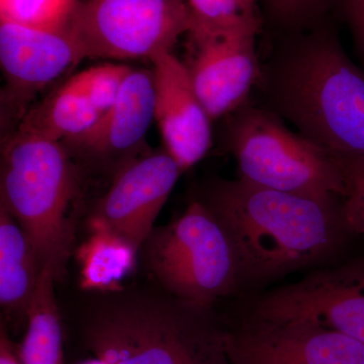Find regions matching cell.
Masks as SVG:
<instances>
[{
  "label": "cell",
  "mask_w": 364,
  "mask_h": 364,
  "mask_svg": "<svg viewBox=\"0 0 364 364\" xmlns=\"http://www.w3.org/2000/svg\"><path fill=\"white\" fill-rule=\"evenodd\" d=\"M81 364H102V363H100V360H97V358H95V359H92V360H88V361H86V363H83Z\"/></svg>",
  "instance_id": "obj_27"
},
{
  "label": "cell",
  "mask_w": 364,
  "mask_h": 364,
  "mask_svg": "<svg viewBox=\"0 0 364 364\" xmlns=\"http://www.w3.org/2000/svg\"><path fill=\"white\" fill-rule=\"evenodd\" d=\"M85 59H149L189 30L186 0H80L70 21Z\"/></svg>",
  "instance_id": "obj_7"
},
{
  "label": "cell",
  "mask_w": 364,
  "mask_h": 364,
  "mask_svg": "<svg viewBox=\"0 0 364 364\" xmlns=\"http://www.w3.org/2000/svg\"><path fill=\"white\" fill-rule=\"evenodd\" d=\"M334 18L262 40L254 90L261 107L333 154L364 159V71L347 56Z\"/></svg>",
  "instance_id": "obj_1"
},
{
  "label": "cell",
  "mask_w": 364,
  "mask_h": 364,
  "mask_svg": "<svg viewBox=\"0 0 364 364\" xmlns=\"http://www.w3.org/2000/svg\"><path fill=\"white\" fill-rule=\"evenodd\" d=\"M225 119V146L240 178L286 193L346 198L343 159L289 130L277 114L249 100Z\"/></svg>",
  "instance_id": "obj_6"
},
{
  "label": "cell",
  "mask_w": 364,
  "mask_h": 364,
  "mask_svg": "<svg viewBox=\"0 0 364 364\" xmlns=\"http://www.w3.org/2000/svg\"><path fill=\"white\" fill-rule=\"evenodd\" d=\"M55 282L54 272L45 265L26 313L25 337L16 346L21 364H64L63 331Z\"/></svg>",
  "instance_id": "obj_17"
},
{
  "label": "cell",
  "mask_w": 364,
  "mask_h": 364,
  "mask_svg": "<svg viewBox=\"0 0 364 364\" xmlns=\"http://www.w3.org/2000/svg\"><path fill=\"white\" fill-rule=\"evenodd\" d=\"M100 116L87 100L61 85L28 109L16 132L66 143L90 130Z\"/></svg>",
  "instance_id": "obj_18"
},
{
  "label": "cell",
  "mask_w": 364,
  "mask_h": 364,
  "mask_svg": "<svg viewBox=\"0 0 364 364\" xmlns=\"http://www.w3.org/2000/svg\"><path fill=\"white\" fill-rule=\"evenodd\" d=\"M342 159L348 183L344 200L345 218L351 233L364 236V159Z\"/></svg>",
  "instance_id": "obj_23"
},
{
  "label": "cell",
  "mask_w": 364,
  "mask_h": 364,
  "mask_svg": "<svg viewBox=\"0 0 364 364\" xmlns=\"http://www.w3.org/2000/svg\"><path fill=\"white\" fill-rule=\"evenodd\" d=\"M83 59L85 53L70 26L42 28L0 21L4 138L16 131L38 95Z\"/></svg>",
  "instance_id": "obj_8"
},
{
  "label": "cell",
  "mask_w": 364,
  "mask_h": 364,
  "mask_svg": "<svg viewBox=\"0 0 364 364\" xmlns=\"http://www.w3.org/2000/svg\"><path fill=\"white\" fill-rule=\"evenodd\" d=\"M153 69H132L114 104L78 138L63 143L79 166L112 174L145 149V138L154 121Z\"/></svg>",
  "instance_id": "obj_12"
},
{
  "label": "cell",
  "mask_w": 364,
  "mask_h": 364,
  "mask_svg": "<svg viewBox=\"0 0 364 364\" xmlns=\"http://www.w3.org/2000/svg\"><path fill=\"white\" fill-rule=\"evenodd\" d=\"M222 339L230 364H364L363 343L306 321L249 314Z\"/></svg>",
  "instance_id": "obj_9"
},
{
  "label": "cell",
  "mask_w": 364,
  "mask_h": 364,
  "mask_svg": "<svg viewBox=\"0 0 364 364\" xmlns=\"http://www.w3.org/2000/svg\"><path fill=\"white\" fill-rule=\"evenodd\" d=\"M250 315L324 326L364 344V262L311 273L256 299Z\"/></svg>",
  "instance_id": "obj_10"
},
{
  "label": "cell",
  "mask_w": 364,
  "mask_h": 364,
  "mask_svg": "<svg viewBox=\"0 0 364 364\" xmlns=\"http://www.w3.org/2000/svg\"><path fill=\"white\" fill-rule=\"evenodd\" d=\"M43 267L25 230L0 207V306L9 322L26 324Z\"/></svg>",
  "instance_id": "obj_15"
},
{
  "label": "cell",
  "mask_w": 364,
  "mask_h": 364,
  "mask_svg": "<svg viewBox=\"0 0 364 364\" xmlns=\"http://www.w3.org/2000/svg\"><path fill=\"white\" fill-rule=\"evenodd\" d=\"M198 200L233 241L243 286H260L335 255L351 234L344 200L286 193L244 179L215 178Z\"/></svg>",
  "instance_id": "obj_2"
},
{
  "label": "cell",
  "mask_w": 364,
  "mask_h": 364,
  "mask_svg": "<svg viewBox=\"0 0 364 364\" xmlns=\"http://www.w3.org/2000/svg\"><path fill=\"white\" fill-rule=\"evenodd\" d=\"M140 256L165 294L196 310L210 311L219 299L242 287L233 241L198 198L176 220L154 228Z\"/></svg>",
  "instance_id": "obj_5"
},
{
  "label": "cell",
  "mask_w": 364,
  "mask_h": 364,
  "mask_svg": "<svg viewBox=\"0 0 364 364\" xmlns=\"http://www.w3.org/2000/svg\"><path fill=\"white\" fill-rule=\"evenodd\" d=\"M196 364H230L222 340L205 352Z\"/></svg>",
  "instance_id": "obj_26"
},
{
  "label": "cell",
  "mask_w": 364,
  "mask_h": 364,
  "mask_svg": "<svg viewBox=\"0 0 364 364\" xmlns=\"http://www.w3.org/2000/svg\"><path fill=\"white\" fill-rule=\"evenodd\" d=\"M263 39L306 32L333 18L331 0H259Z\"/></svg>",
  "instance_id": "obj_20"
},
{
  "label": "cell",
  "mask_w": 364,
  "mask_h": 364,
  "mask_svg": "<svg viewBox=\"0 0 364 364\" xmlns=\"http://www.w3.org/2000/svg\"><path fill=\"white\" fill-rule=\"evenodd\" d=\"M90 236L76 250L79 286L86 291L112 294L124 289V280L135 272L140 249L97 220H88Z\"/></svg>",
  "instance_id": "obj_16"
},
{
  "label": "cell",
  "mask_w": 364,
  "mask_h": 364,
  "mask_svg": "<svg viewBox=\"0 0 364 364\" xmlns=\"http://www.w3.org/2000/svg\"><path fill=\"white\" fill-rule=\"evenodd\" d=\"M151 63L155 80L154 121L163 149L186 172L212 147L213 119L196 93L188 67L173 51L156 55Z\"/></svg>",
  "instance_id": "obj_14"
},
{
  "label": "cell",
  "mask_w": 364,
  "mask_h": 364,
  "mask_svg": "<svg viewBox=\"0 0 364 364\" xmlns=\"http://www.w3.org/2000/svg\"><path fill=\"white\" fill-rule=\"evenodd\" d=\"M132 69L124 64H102L74 74L62 85L102 114L116 102Z\"/></svg>",
  "instance_id": "obj_21"
},
{
  "label": "cell",
  "mask_w": 364,
  "mask_h": 364,
  "mask_svg": "<svg viewBox=\"0 0 364 364\" xmlns=\"http://www.w3.org/2000/svg\"><path fill=\"white\" fill-rule=\"evenodd\" d=\"M182 173L166 151L148 149L112 174L111 186L97 203L90 219L141 249Z\"/></svg>",
  "instance_id": "obj_11"
},
{
  "label": "cell",
  "mask_w": 364,
  "mask_h": 364,
  "mask_svg": "<svg viewBox=\"0 0 364 364\" xmlns=\"http://www.w3.org/2000/svg\"><path fill=\"white\" fill-rule=\"evenodd\" d=\"M259 28H241L188 44L189 75L213 122L250 100L260 75Z\"/></svg>",
  "instance_id": "obj_13"
},
{
  "label": "cell",
  "mask_w": 364,
  "mask_h": 364,
  "mask_svg": "<svg viewBox=\"0 0 364 364\" xmlns=\"http://www.w3.org/2000/svg\"><path fill=\"white\" fill-rule=\"evenodd\" d=\"M331 14L337 23L350 31L364 63V0H331Z\"/></svg>",
  "instance_id": "obj_24"
},
{
  "label": "cell",
  "mask_w": 364,
  "mask_h": 364,
  "mask_svg": "<svg viewBox=\"0 0 364 364\" xmlns=\"http://www.w3.org/2000/svg\"><path fill=\"white\" fill-rule=\"evenodd\" d=\"M85 318L87 348L102 364H196L220 329L196 310L164 296L104 294Z\"/></svg>",
  "instance_id": "obj_4"
},
{
  "label": "cell",
  "mask_w": 364,
  "mask_h": 364,
  "mask_svg": "<svg viewBox=\"0 0 364 364\" xmlns=\"http://www.w3.org/2000/svg\"><path fill=\"white\" fill-rule=\"evenodd\" d=\"M0 364H21L16 345L11 341L4 321L0 326Z\"/></svg>",
  "instance_id": "obj_25"
},
{
  "label": "cell",
  "mask_w": 364,
  "mask_h": 364,
  "mask_svg": "<svg viewBox=\"0 0 364 364\" xmlns=\"http://www.w3.org/2000/svg\"><path fill=\"white\" fill-rule=\"evenodd\" d=\"M80 0H0V21L42 28L70 25Z\"/></svg>",
  "instance_id": "obj_22"
},
{
  "label": "cell",
  "mask_w": 364,
  "mask_h": 364,
  "mask_svg": "<svg viewBox=\"0 0 364 364\" xmlns=\"http://www.w3.org/2000/svg\"><path fill=\"white\" fill-rule=\"evenodd\" d=\"M80 169L63 143L18 132L2 139L0 207L25 230L56 282L65 277L73 245L69 210L80 188Z\"/></svg>",
  "instance_id": "obj_3"
},
{
  "label": "cell",
  "mask_w": 364,
  "mask_h": 364,
  "mask_svg": "<svg viewBox=\"0 0 364 364\" xmlns=\"http://www.w3.org/2000/svg\"><path fill=\"white\" fill-rule=\"evenodd\" d=\"M186 4L188 44L241 28L263 31L259 0H186Z\"/></svg>",
  "instance_id": "obj_19"
}]
</instances>
